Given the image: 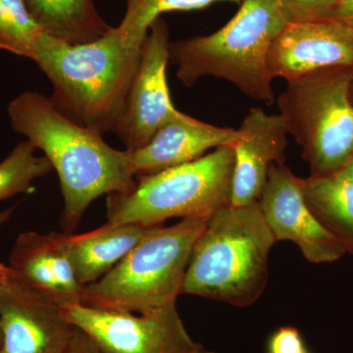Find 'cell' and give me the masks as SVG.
<instances>
[{
	"label": "cell",
	"mask_w": 353,
	"mask_h": 353,
	"mask_svg": "<svg viewBox=\"0 0 353 353\" xmlns=\"http://www.w3.org/2000/svg\"><path fill=\"white\" fill-rule=\"evenodd\" d=\"M43 31L69 43H85L111 29L95 8L94 0H25Z\"/></svg>",
	"instance_id": "17"
},
{
	"label": "cell",
	"mask_w": 353,
	"mask_h": 353,
	"mask_svg": "<svg viewBox=\"0 0 353 353\" xmlns=\"http://www.w3.org/2000/svg\"><path fill=\"white\" fill-rule=\"evenodd\" d=\"M288 23L278 0H241L236 15L218 31L171 43L176 78L185 87L203 77L222 79L246 97L272 105L275 94L267 57Z\"/></svg>",
	"instance_id": "4"
},
{
	"label": "cell",
	"mask_w": 353,
	"mask_h": 353,
	"mask_svg": "<svg viewBox=\"0 0 353 353\" xmlns=\"http://www.w3.org/2000/svg\"><path fill=\"white\" fill-rule=\"evenodd\" d=\"M62 310L101 353H185L199 345L185 328L176 303L139 316L83 304Z\"/></svg>",
	"instance_id": "8"
},
{
	"label": "cell",
	"mask_w": 353,
	"mask_h": 353,
	"mask_svg": "<svg viewBox=\"0 0 353 353\" xmlns=\"http://www.w3.org/2000/svg\"><path fill=\"white\" fill-rule=\"evenodd\" d=\"M62 353H101V352L85 332L75 327Z\"/></svg>",
	"instance_id": "24"
},
{
	"label": "cell",
	"mask_w": 353,
	"mask_h": 353,
	"mask_svg": "<svg viewBox=\"0 0 353 353\" xmlns=\"http://www.w3.org/2000/svg\"><path fill=\"white\" fill-rule=\"evenodd\" d=\"M290 23L327 19L341 0H278Z\"/></svg>",
	"instance_id": "22"
},
{
	"label": "cell",
	"mask_w": 353,
	"mask_h": 353,
	"mask_svg": "<svg viewBox=\"0 0 353 353\" xmlns=\"http://www.w3.org/2000/svg\"><path fill=\"white\" fill-rule=\"evenodd\" d=\"M304 199L323 226L353 255V182L339 174L303 179Z\"/></svg>",
	"instance_id": "18"
},
{
	"label": "cell",
	"mask_w": 353,
	"mask_h": 353,
	"mask_svg": "<svg viewBox=\"0 0 353 353\" xmlns=\"http://www.w3.org/2000/svg\"><path fill=\"white\" fill-rule=\"evenodd\" d=\"M353 68H332L290 81L280 115L303 150L311 176L338 173L353 154Z\"/></svg>",
	"instance_id": "7"
},
{
	"label": "cell",
	"mask_w": 353,
	"mask_h": 353,
	"mask_svg": "<svg viewBox=\"0 0 353 353\" xmlns=\"http://www.w3.org/2000/svg\"><path fill=\"white\" fill-rule=\"evenodd\" d=\"M14 210H15V208H14V206H12V208L4 209V210H0V228L3 226L7 221L10 219L11 216H12L14 213Z\"/></svg>",
	"instance_id": "27"
},
{
	"label": "cell",
	"mask_w": 353,
	"mask_h": 353,
	"mask_svg": "<svg viewBox=\"0 0 353 353\" xmlns=\"http://www.w3.org/2000/svg\"><path fill=\"white\" fill-rule=\"evenodd\" d=\"M8 268L58 307L82 304L85 285L77 277L57 232L20 234L11 250Z\"/></svg>",
	"instance_id": "14"
},
{
	"label": "cell",
	"mask_w": 353,
	"mask_h": 353,
	"mask_svg": "<svg viewBox=\"0 0 353 353\" xmlns=\"http://www.w3.org/2000/svg\"><path fill=\"white\" fill-rule=\"evenodd\" d=\"M236 130L231 205L246 206L259 201L272 165L285 164L289 131L280 114L259 108H250Z\"/></svg>",
	"instance_id": "13"
},
{
	"label": "cell",
	"mask_w": 353,
	"mask_h": 353,
	"mask_svg": "<svg viewBox=\"0 0 353 353\" xmlns=\"http://www.w3.org/2000/svg\"><path fill=\"white\" fill-rule=\"evenodd\" d=\"M185 353H213L210 352H208V350H204L203 347H201V345L199 347L194 348V350H190V352Z\"/></svg>",
	"instance_id": "29"
},
{
	"label": "cell",
	"mask_w": 353,
	"mask_h": 353,
	"mask_svg": "<svg viewBox=\"0 0 353 353\" xmlns=\"http://www.w3.org/2000/svg\"><path fill=\"white\" fill-rule=\"evenodd\" d=\"M307 352L303 339L294 328H282L272 336L269 343V353H305Z\"/></svg>",
	"instance_id": "23"
},
{
	"label": "cell",
	"mask_w": 353,
	"mask_h": 353,
	"mask_svg": "<svg viewBox=\"0 0 353 353\" xmlns=\"http://www.w3.org/2000/svg\"><path fill=\"white\" fill-rule=\"evenodd\" d=\"M1 347H2V333H1V329H0V353H1Z\"/></svg>",
	"instance_id": "30"
},
{
	"label": "cell",
	"mask_w": 353,
	"mask_h": 353,
	"mask_svg": "<svg viewBox=\"0 0 353 353\" xmlns=\"http://www.w3.org/2000/svg\"><path fill=\"white\" fill-rule=\"evenodd\" d=\"M6 265L0 263V288H1L2 283H3L4 279H6Z\"/></svg>",
	"instance_id": "28"
},
{
	"label": "cell",
	"mask_w": 353,
	"mask_h": 353,
	"mask_svg": "<svg viewBox=\"0 0 353 353\" xmlns=\"http://www.w3.org/2000/svg\"><path fill=\"white\" fill-rule=\"evenodd\" d=\"M208 222L188 218L153 228L106 275L85 285L82 304L143 314L176 303L192 248Z\"/></svg>",
	"instance_id": "5"
},
{
	"label": "cell",
	"mask_w": 353,
	"mask_h": 353,
	"mask_svg": "<svg viewBox=\"0 0 353 353\" xmlns=\"http://www.w3.org/2000/svg\"><path fill=\"white\" fill-rule=\"evenodd\" d=\"M170 44L168 25L157 18L141 46L138 70L113 132L128 150L143 148L159 128L181 112L172 101L167 82Z\"/></svg>",
	"instance_id": "9"
},
{
	"label": "cell",
	"mask_w": 353,
	"mask_h": 353,
	"mask_svg": "<svg viewBox=\"0 0 353 353\" xmlns=\"http://www.w3.org/2000/svg\"><path fill=\"white\" fill-rule=\"evenodd\" d=\"M339 175L343 176V178L348 179V180L353 182V154L348 160L347 163L338 172Z\"/></svg>",
	"instance_id": "26"
},
{
	"label": "cell",
	"mask_w": 353,
	"mask_h": 353,
	"mask_svg": "<svg viewBox=\"0 0 353 353\" xmlns=\"http://www.w3.org/2000/svg\"><path fill=\"white\" fill-rule=\"evenodd\" d=\"M352 99H353V77H352Z\"/></svg>",
	"instance_id": "31"
},
{
	"label": "cell",
	"mask_w": 353,
	"mask_h": 353,
	"mask_svg": "<svg viewBox=\"0 0 353 353\" xmlns=\"http://www.w3.org/2000/svg\"><path fill=\"white\" fill-rule=\"evenodd\" d=\"M259 203L276 241H292L311 263H332L348 253L313 214L304 199L303 178L285 164L272 165Z\"/></svg>",
	"instance_id": "10"
},
{
	"label": "cell",
	"mask_w": 353,
	"mask_h": 353,
	"mask_svg": "<svg viewBox=\"0 0 353 353\" xmlns=\"http://www.w3.org/2000/svg\"><path fill=\"white\" fill-rule=\"evenodd\" d=\"M36 152L29 141H21L0 162V201L19 194H31L34 181L53 170L48 158L38 157Z\"/></svg>",
	"instance_id": "21"
},
{
	"label": "cell",
	"mask_w": 353,
	"mask_h": 353,
	"mask_svg": "<svg viewBox=\"0 0 353 353\" xmlns=\"http://www.w3.org/2000/svg\"><path fill=\"white\" fill-rule=\"evenodd\" d=\"M44 32L25 0H0V50L34 61Z\"/></svg>",
	"instance_id": "20"
},
{
	"label": "cell",
	"mask_w": 353,
	"mask_h": 353,
	"mask_svg": "<svg viewBox=\"0 0 353 353\" xmlns=\"http://www.w3.org/2000/svg\"><path fill=\"white\" fill-rule=\"evenodd\" d=\"M241 0H126L127 8L117 30L125 43L141 48L150 26L161 14L205 8L215 2Z\"/></svg>",
	"instance_id": "19"
},
{
	"label": "cell",
	"mask_w": 353,
	"mask_h": 353,
	"mask_svg": "<svg viewBox=\"0 0 353 353\" xmlns=\"http://www.w3.org/2000/svg\"><path fill=\"white\" fill-rule=\"evenodd\" d=\"M154 227L108 222L85 234L57 233V238L73 264L77 277L85 287L106 275Z\"/></svg>",
	"instance_id": "16"
},
{
	"label": "cell",
	"mask_w": 353,
	"mask_h": 353,
	"mask_svg": "<svg viewBox=\"0 0 353 353\" xmlns=\"http://www.w3.org/2000/svg\"><path fill=\"white\" fill-rule=\"evenodd\" d=\"M272 79L287 82L332 68H353V27L336 19L288 23L267 57Z\"/></svg>",
	"instance_id": "12"
},
{
	"label": "cell",
	"mask_w": 353,
	"mask_h": 353,
	"mask_svg": "<svg viewBox=\"0 0 353 353\" xmlns=\"http://www.w3.org/2000/svg\"><path fill=\"white\" fill-rule=\"evenodd\" d=\"M234 167L232 146L199 159L138 176L134 189L108 196V222L160 226L170 218L209 220L231 204Z\"/></svg>",
	"instance_id": "6"
},
{
	"label": "cell",
	"mask_w": 353,
	"mask_h": 353,
	"mask_svg": "<svg viewBox=\"0 0 353 353\" xmlns=\"http://www.w3.org/2000/svg\"><path fill=\"white\" fill-rule=\"evenodd\" d=\"M238 138L236 129L214 126L180 112L145 145L130 150L132 171L136 178L152 175L199 159L212 148L233 146Z\"/></svg>",
	"instance_id": "15"
},
{
	"label": "cell",
	"mask_w": 353,
	"mask_h": 353,
	"mask_svg": "<svg viewBox=\"0 0 353 353\" xmlns=\"http://www.w3.org/2000/svg\"><path fill=\"white\" fill-rule=\"evenodd\" d=\"M0 329L1 353H62L75 326L7 266L0 288Z\"/></svg>",
	"instance_id": "11"
},
{
	"label": "cell",
	"mask_w": 353,
	"mask_h": 353,
	"mask_svg": "<svg viewBox=\"0 0 353 353\" xmlns=\"http://www.w3.org/2000/svg\"><path fill=\"white\" fill-rule=\"evenodd\" d=\"M117 28L85 43H69L44 32L34 61L52 85L50 99L80 126L103 136L113 132L141 57Z\"/></svg>",
	"instance_id": "2"
},
{
	"label": "cell",
	"mask_w": 353,
	"mask_h": 353,
	"mask_svg": "<svg viewBox=\"0 0 353 353\" xmlns=\"http://www.w3.org/2000/svg\"><path fill=\"white\" fill-rule=\"evenodd\" d=\"M13 131L23 134L52 165L59 178L64 208L61 224L71 234L92 201L134 189L130 150H118L103 136L60 112L50 97L25 92L9 103Z\"/></svg>",
	"instance_id": "1"
},
{
	"label": "cell",
	"mask_w": 353,
	"mask_h": 353,
	"mask_svg": "<svg viewBox=\"0 0 353 353\" xmlns=\"http://www.w3.org/2000/svg\"><path fill=\"white\" fill-rule=\"evenodd\" d=\"M276 243L259 201L221 209L194 243L182 294L238 307L252 305L266 288Z\"/></svg>",
	"instance_id": "3"
},
{
	"label": "cell",
	"mask_w": 353,
	"mask_h": 353,
	"mask_svg": "<svg viewBox=\"0 0 353 353\" xmlns=\"http://www.w3.org/2000/svg\"><path fill=\"white\" fill-rule=\"evenodd\" d=\"M327 19L341 20L353 27V0H341Z\"/></svg>",
	"instance_id": "25"
}]
</instances>
